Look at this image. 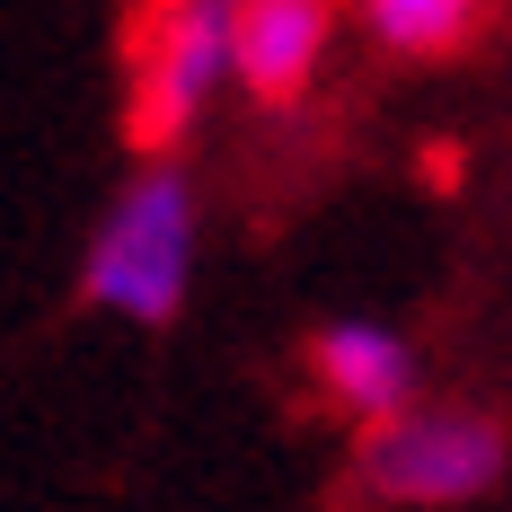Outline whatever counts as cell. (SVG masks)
I'll return each mask as SVG.
<instances>
[{"mask_svg": "<svg viewBox=\"0 0 512 512\" xmlns=\"http://www.w3.org/2000/svg\"><path fill=\"white\" fill-rule=\"evenodd\" d=\"M195 239H204V204L195 177L177 159H142L133 186L106 204L89 265H80V301L115 309L133 327H177V309L195 292Z\"/></svg>", "mask_w": 512, "mask_h": 512, "instance_id": "1", "label": "cell"}, {"mask_svg": "<svg viewBox=\"0 0 512 512\" xmlns=\"http://www.w3.org/2000/svg\"><path fill=\"white\" fill-rule=\"evenodd\" d=\"M504 468H512L504 415L424 407L415 398L407 415H389V424L362 433L354 486H362V504H389V512H468L504 486Z\"/></svg>", "mask_w": 512, "mask_h": 512, "instance_id": "2", "label": "cell"}, {"mask_svg": "<svg viewBox=\"0 0 512 512\" xmlns=\"http://www.w3.org/2000/svg\"><path fill=\"white\" fill-rule=\"evenodd\" d=\"M221 80H230V0H151L133 18V89H124L133 159L177 151Z\"/></svg>", "mask_w": 512, "mask_h": 512, "instance_id": "3", "label": "cell"}, {"mask_svg": "<svg viewBox=\"0 0 512 512\" xmlns=\"http://www.w3.org/2000/svg\"><path fill=\"white\" fill-rule=\"evenodd\" d=\"M336 45V0H230V80L256 106H301Z\"/></svg>", "mask_w": 512, "mask_h": 512, "instance_id": "4", "label": "cell"}, {"mask_svg": "<svg viewBox=\"0 0 512 512\" xmlns=\"http://www.w3.org/2000/svg\"><path fill=\"white\" fill-rule=\"evenodd\" d=\"M309 371H318V389L354 415L362 433L389 424V415H407L424 398V354H415L389 318H327L309 336Z\"/></svg>", "mask_w": 512, "mask_h": 512, "instance_id": "5", "label": "cell"}, {"mask_svg": "<svg viewBox=\"0 0 512 512\" xmlns=\"http://www.w3.org/2000/svg\"><path fill=\"white\" fill-rule=\"evenodd\" d=\"M371 45L407 53V62H460L486 27V0H354Z\"/></svg>", "mask_w": 512, "mask_h": 512, "instance_id": "6", "label": "cell"}]
</instances>
